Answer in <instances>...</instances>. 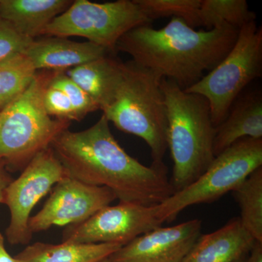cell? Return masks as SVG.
<instances>
[{
    "label": "cell",
    "mask_w": 262,
    "mask_h": 262,
    "mask_svg": "<svg viewBox=\"0 0 262 262\" xmlns=\"http://www.w3.org/2000/svg\"><path fill=\"white\" fill-rule=\"evenodd\" d=\"M55 72L36 74L24 93L0 110V161L13 170H23L40 151L51 146L70 122L61 121L46 112L45 91Z\"/></svg>",
    "instance_id": "5"
},
{
    "label": "cell",
    "mask_w": 262,
    "mask_h": 262,
    "mask_svg": "<svg viewBox=\"0 0 262 262\" xmlns=\"http://www.w3.org/2000/svg\"><path fill=\"white\" fill-rule=\"evenodd\" d=\"M200 24L207 30L229 26L241 29L256 20L246 0H202Z\"/></svg>",
    "instance_id": "20"
},
{
    "label": "cell",
    "mask_w": 262,
    "mask_h": 262,
    "mask_svg": "<svg viewBox=\"0 0 262 262\" xmlns=\"http://www.w3.org/2000/svg\"><path fill=\"white\" fill-rule=\"evenodd\" d=\"M37 72L24 52L0 61V110L24 93Z\"/></svg>",
    "instance_id": "21"
},
{
    "label": "cell",
    "mask_w": 262,
    "mask_h": 262,
    "mask_svg": "<svg viewBox=\"0 0 262 262\" xmlns=\"http://www.w3.org/2000/svg\"><path fill=\"white\" fill-rule=\"evenodd\" d=\"M45 108L51 117L61 121H80L70 100L61 90L48 85L43 97Z\"/></svg>",
    "instance_id": "24"
},
{
    "label": "cell",
    "mask_w": 262,
    "mask_h": 262,
    "mask_svg": "<svg viewBox=\"0 0 262 262\" xmlns=\"http://www.w3.org/2000/svg\"><path fill=\"white\" fill-rule=\"evenodd\" d=\"M104 115L86 130L62 131L51 144L67 173L84 184L108 188L120 202L161 204L174 193L163 163L146 166L115 139Z\"/></svg>",
    "instance_id": "1"
},
{
    "label": "cell",
    "mask_w": 262,
    "mask_h": 262,
    "mask_svg": "<svg viewBox=\"0 0 262 262\" xmlns=\"http://www.w3.org/2000/svg\"><path fill=\"white\" fill-rule=\"evenodd\" d=\"M13 180L7 170L6 165L0 161V203H4L5 190Z\"/></svg>",
    "instance_id": "26"
},
{
    "label": "cell",
    "mask_w": 262,
    "mask_h": 262,
    "mask_svg": "<svg viewBox=\"0 0 262 262\" xmlns=\"http://www.w3.org/2000/svg\"><path fill=\"white\" fill-rule=\"evenodd\" d=\"M24 53L36 70L67 72L110 53L104 48L90 42H75L65 37L34 39Z\"/></svg>",
    "instance_id": "13"
},
{
    "label": "cell",
    "mask_w": 262,
    "mask_h": 262,
    "mask_svg": "<svg viewBox=\"0 0 262 262\" xmlns=\"http://www.w3.org/2000/svg\"><path fill=\"white\" fill-rule=\"evenodd\" d=\"M239 30L229 26L195 30L182 19L172 18L160 29L150 25L131 29L119 39L115 50L186 90L225 58Z\"/></svg>",
    "instance_id": "2"
},
{
    "label": "cell",
    "mask_w": 262,
    "mask_h": 262,
    "mask_svg": "<svg viewBox=\"0 0 262 262\" xmlns=\"http://www.w3.org/2000/svg\"><path fill=\"white\" fill-rule=\"evenodd\" d=\"M70 0H0V17L24 37L44 35L48 25L72 4Z\"/></svg>",
    "instance_id": "16"
},
{
    "label": "cell",
    "mask_w": 262,
    "mask_h": 262,
    "mask_svg": "<svg viewBox=\"0 0 262 262\" xmlns=\"http://www.w3.org/2000/svg\"><path fill=\"white\" fill-rule=\"evenodd\" d=\"M245 138L262 139V94L260 90L239 95L225 120L215 127L213 139L215 157Z\"/></svg>",
    "instance_id": "15"
},
{
    "label": "cell",
    "mask_w": 262,
    "mask_h": 262,
    "mask_svg": "<svg viewBox=\"0 0 262 262\" xmlns=\"http://www.w3.org/2000/svg\"><path fill=\"white\" fill-rule=\"evenodd\" d=\"M50 85L64 93L73 105L80 120H82L88 114L99 110L98 105L89 95L66 75L65 72H55Z\"/></svg>",
    "instance_id": "23"
},
{
    "label": "cell",
    "mask_w": 262,
    "mask_h": 262,
    "mask_svg": "<svg viewBox=\"0 0 262 262\" xmlns=\"http://www.w3.org/2000/svg\"><path fill=\"white\" fill-rule=\"evenodd\" d=\"M122 63L107 55L70 69L65 73L89 95L101 110L111 99L118 84Z\"/></svg>",
    "instance_id": "17"
},
{
    "label": "cell",
    "mask_w": 262,
    "mask_h": 262,
    "mask_svg": "<svg viewBox=\"0 0 262 262\" xmlns=\"http://www.w3.org/2000/svg\"><path fill=\"white\" fill-rule=\"evenodd\" d=\"M162 77L132 60L122 62L120 80L101 110L118 130L145 141L152 163H163L167 145V108Z\"/></svg>",
    "instance_id": "4"
},
{
    "label": "cell",
    "mask_w": 262,
    "mask_h": 262,
    "mask_svg": "<svg viewBox=\"0 0 262 262\" xmlns=\"http://www.w3.org/2000/svg\"><path fill=\"white\" fill-rule=\"evenodd\" d=\"M161 225L157 206L120 201L115 206L104 207L81 223L67 226L63 242L123 246Z\"/></svg>",
    "instance_id": "10"
},
{
    "label": "cell",
    "mask_w": 262,
    "mask_h": 262,
    "mask_svg": "<svg viewBox=\"0 0 262 262\" xmlns=\"http://www.w3.org/2000/svg\"><path fill=\"white\" fill-rule=\"evenodd\" d=\"M232 194L241 210V223L256 242L262 244V167L250 174Z\"/></svg>",
    "instance_id": "19"
},
{
    "label": "cell",
    "mask_w": 262,
    "mask_h": 262,
    "mask_svg": "<svg viewBox=\"0 0 262 262\" xmlns=\"http://www.w3.org/2000/svg\"><path fill=\"white\" fill-rule=\"evenodd\" d=\"M150 20L165 17L182 19L192 28L201 27L202 0H135Z\"/></svg>",
    "instance_id": "22"
},
{
    "label": "cell",
    "mask_w": 262,
    "mask_h": 262,
    "mask_svg": "<svg viewBox=\"0 0 262 262\" xmlns=\"http://www.w3.org/2000/svg\"><path fill=\"white\" fill-rule=\"evenodd\" d=\"M0 262H18L16 258L10 256L5 247V239L0 233Z\"/></svg>",
    "instance_id": "28"
},
{
    "label": "cell",
    "mask_w": 262,
    "mask_h": 262,
    "mask_svg": "<svg viewBox=\"0 0 262 262\" xmlns=\"http://www.w3.org/2000/svg\"><path fill=\"white\" fill-rule=\"evenodd\" d=\"M202 221L158 227L133 239L110 256L113 262H182L201 236Z\"/></svg>",
    "instance_id": "12"
},
{
    "label": "cell",
    "mask_w": 262,
    "mask_h": 262,
    "mask_svg": "<svg viewBox=\"0 0 262 262\" xmlns=\"http://www.w3.org/2000/svg\"><path fill=\"white\" fill-rule=\"evenodd\" d=\"M246 262H262L261 243H255L252 249L248 253V257Z\"/></svg>",
    "instance_id": "27"
},
{
    "label": "cell",
    "mask_w": 262,
    "mask_h": 262,
    "mask_svg": "<svg viewBox=\"0 0 262 262\" xmlns=\"http://www.w3.org/2000/svg\"><path fill=\"white\" fill-rule=\"evenodd\" d=\"M246 257L244 258H241V259L238 260V261H237L236 262H246Z\"/></svg>",
    "instance_id": "30"
},
{
    "label": "cell",
    "mask_w": 262,
    "mask_h": 262,
    "mask_svg": "<svg viewBox=\"0 0 262 262\" xmlns=\"http://www.w3.org/2000/svg\"><path fill=\"white\" fill-rule=\"evenodd\" d=\"M256 242L237 217L215 232L201 234L182 262H236L246 258Z\"/></svg>",
    "instance_id": "14"
},
{
    "label": "cell",
    "mask_w": 262,
    "mask_h": 262,
    "mask_svg": "<svg viewBox=\"0 0 262 262\" xmlns=\"http://www.w3.org/2000/svg\"><path fill=\"white\" fill-rule=\"evenodd\" d=\"M67 170L51 146L38 153L13 180L5 193L4 203L9 208L10 221L6 237L10 244H28L32 238L29 228L31 213L53 186L68 177Z\"/></svg>",
    "instance_id": "9"
},
{
    "label": "cell",
    "mask_w": 262,
    "mask_h": 262,
    "mask_svg": "<svg viewBox=\"0 0 262 262\" xmlns=\"http://www.w3.org/2000/svg\"><path fill=\"white\" fill-rule=\"evenodd\" d=\"M161 88L167 108V145L173 162L170 182L177 192L195 182L214 160L215 127L203 96L167 79H162Z\"/></svg>",
    "instance_id": "3"
},
{
    "label": "cell",
    "mask_w": 262,
    "mask_h": 262,
    "mask_svg": "<svg viewBox=\"0 0 262 262\" xmlns=\"http://www.w3.org/2000/svg\"><path fill=\"white\" fill-rule=\"evenodd\" d=\"M122 246L115 244L37 242L27 246L15 258L18 262H98L110 257Z\"/></svg>",
    "instance_id": "18"
},
{
    "label": "cell",
    "mask_w": 262,
    "mask_h": 262,
    "mask_svg": "<svg viewBox=\"0 0 262 262\" xmlns=\"http://www.w3.org/2000/svg\"><path fill=\"white\" fill-rule=\"evenodd\" d=\"M150 22L135 0L105 3L76 0L48 26L44 35L84 37L115 53L117 43L125 33Z\"/></svg>",
    "instance_id": "8"
},
{
    "label": "cell",
    "mask_w": 262,
    "mask_h": 262,
    "mask_svg": "<svg viewBox=\"0 0 262 262\" xmlns=\"http://www.w3.org/2000/svg\"><path fill=\"white\" fill-rule=\"evenodd\" d=\"M262 29L256 20L239 29L228 54L195 84L184 90L201 95L208 103L215 127L225 120L229 108L255 79L261 76Z\"/></svg>",
    "instance_id": "6"
},
{
    "label": "cell",
    "mask_w": 262,
    "mask_h": 262,
    "mask_svg": "<svg viewBox=\"0 0 262 262\" xmlns=\"http://www.w3.org/2000/svg\"><path fill=\"white\" fill-rule=\"evenodd\" d=\"M116 199L108 188L89 185L68 176L57 183L42 209L31 217L29 230L34 234L53 226L81 223Z\"/></svg>",
    "instance_id": "11"
},
{
    "label": "cell",
    "mask_w": 262,
    "mask_h": 262,
    "mask_svg": "<svg viewBox=\"0 0 262 262\" xmlns=\"http://www.w3.org/2000/svg\"><path fill=\"white\" fill-rule=\"evenodd\" d=\"M262 167V139L245 138L215 157L195 182L174 192L157 206L162 225L173 222L188 207L212 203L232 192L250 174Z\"/></svg>",
    "instance_id": "7"
},
{
    "label": "cell",
    "mask_w": 262,
    "mask_h": 262,
    "mask_svg": "<svg viewBox=\"0 0 262 262\" xmlns=\"http://www.w3.org/2000/svg\"><path fill=\"white\" fill-rule=\"evenodd\" d=\"M98 262H113L110 260V257L105 258V259L102 260V261H100Z\"/></svg>",
    "instance_id": "29"
},
{
    "label": "cell",
    "mask_w": 262,
    "mask_h": 262,
    "mask_svg": "<svg viewBox=\"0 0 262 262\" xmlns=\"http://www.w3.org/2000/svg\"><path fill=\"white\" fill-rule=\"evenodd\" d=\"M32 41L20 35L8 21L0 17V61L23 53Z\"/></svg>",
    "instance_id": "25"
}]
</instances>
